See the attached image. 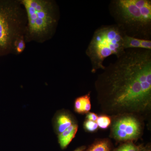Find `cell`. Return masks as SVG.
Here are the masks:
<instances>
[{
    "label": "cell",
    "mask_w": 151,
    "mask_h": 151,
    "mask_svg": "<svg viewBox=\"0 0 151 151\" xmlns=\"http://www.w3.org/2000/svg\"><path fill=\"white\" fill-rule=\"evenodd\" d=\"M141 48L151 50V41L150 40L141 39Z\"/></svg>",
    "instance_id": "cell-16"
},
{
    "label": "cell",
    "mask_w": 151,
    "mask_h": 151,
    "mask_svg": "<svg viewBox=\"0 0 151 151\" xmlns=\"http://www.w3.org/2000/svg\"><path fill=\"white\" fill-rule=\"evenodd\" d=\"M87 118L88 120L95 122L97 121V119H98V116L95 113H91L88 114L87 116Z\"/></svg>",
    "instance_id": "cell-17"
},
{
    "label": "cell",
    "mask_w": 151,
    "mask_h": 151,
    "mask_svg": "<svg viewBox=\"0 0 151 151\" xmlns=\"http://www.w3.org/2000/svg\"><path fill=\"white\" fill-rule=\"evenodd\" d=\"M125 34L116 24L102 26L94 32L86 48L92 73L103 69L105 60L111 55L119 57L126 51L123 45Z\"/></svg>",
    "instance_id": "cell-4"
},
{
    "label": "cell",
    "mask_w": 151,
    "mask_h": 151,
    "mask_svg": "<svg viewBox=\"0 0 151 151\" xmlns=\"http://www.w3.org/2000/svg\"><path fill=\"white\" fill-rule=\"evenodd\" d=\"M84 127L87 131L93 132L97 129L98 126L96 122L88 120L85 122Z\"/></svg>",
    "instance_id": "cell-15"
},
{
    "label": "cell",
    "mask_w": 151,
    "mask_h": 151,
    "mask_svg": "<svg viewBox=\"0 0 151 151\" xmlns=\"http://www.w3.org/2000/svg\"></svg>",
    "instance_id": "cell-19"
},
{
    "label": "cell",
    "mask_w": 151,
    "mask_h": 151,
    "mask_svg": "<svg viewBox=\"0 0 151 151\" xmlns=\"http://www.w3.org/2000/svg\"><path fill=\"white\" fill-rule=\"evenodd\" d=\"M95 82L98 96L114 113H139L151 103V50L129 49L103 70Z\"/></svg>",
    "instance_id": "cell-1"
},
{
    "label": "cell",
    "mask_w": 151,
    "mask_h": 151,
    "mask_svg": "<svg viewBox=\"0 0 151 151\" xmlns=\"http://www.w3.org/2000/svg\"><path fill=\"white\" fill-rule=\"evenodd\" d=\"M140 124L132 116L122 117L117 120L113 128V137L120 141L129 140L136 139L141 133Z\"/></svg>",
    "instance_id": "cell-6"
},
{
    "label": "cell",
    "mask_w": 151,
    "mask_h": 151,
    "mask_svg": "<svg viewBox=\"0 0 151 151\" xmlns=\"http://www.w3.org/2000/svg\"><path fill=\"white\" fill-rule=\"evenodd\" d=\"M78 128V125L73 124L64 132L58 134V142L61 148L65 149L69 145L75 137Z\"/></svg>",
    "instance_id": "cell-7"
},
{
    "label": "cell",
    "mask_w": 151,
    "mask_h": 151,
    "mask_svg": "<svg viewBox=\"0 0 151 151\" xmlns=\"http://www.w3.org/2000/svg\"><path fill=\"white\" fill-rule=\"evenodd\" d=\"M86 151H111V147L108 141H100L94 143Z\"/></svg>",
    "instance_id": "cell-12"
},
{
    "label": "cell",
    "mask_w": 151,
    "mask_h": 151,
    "mask_svg": "<svg viewBox=\"0 0 151 151\" xmlns=\"http://www.w3.org/2000/svg\"><path fill=\"white\" fill-rule=\"evenodd\" d=\"M91 108L89 94L78 97L75 100L74 108L77 113H88L91 109Z\"/></svg>",
    "instance_id": "cell-9"
},
{
    "label": "cell",
    "mask_w": 151,
    "mask_h": 151,
    "mask_svg": "<svg viewBox=\"0 0 151 151\" xmlns=\"http://www.w3.org/2000/svg\"><path fill=\"white\" fill-rule=\"evenodd\" d=\"M26 43L25 41L24 36L19 37L17 39L14 44V55H19L24 51L26 48Z\"/></svg>",
    "instance_id": "cell-11"
},
{
    "label": "cell",
    "mask_w": 151,
    "mask_h": 151,
    "mask_svg": "<svg viewBox=\"0 0 151 151\" xmlns=\"http://www.w3.org/2000/svg\"><path fill=\"white\" fill-rule=\"evenodd\" d=\"M27 24L21 0H0V57L14 53V44L24 36Z\"/></svg>",
    "instance_id": "cell-5"
},
{
    "label": "cell",
    "mask_w": 151,
    "mask_h": 151,
    "mask_svg": "<svg viewBox=\"0 0 151 151\" xmlns=\"http://www.w3.org/2000/svg\"><path fill=\"white\" fill-rule=\"evenodd\" d=\"M141 39L125 35L123 38V45L125 50L141 48Z\"/></svg>",
    "instance_id": "cell-10"
},
{
    "label": "cell",
    "mask_w": 151,
    "mask_h": 151,
    "mask_svg": "<svg viewBox=\"0 0 151 151\" xmlns=\"http://www.w3.org/2000/svg\"><path fill=\"white\" fill-rule=\"evenodd\" d=\"M26 13V43L42 44L50 40L56 32L60 17L55 0H21Z\"/></svg>",
    "instance_id": "cell-2"
},
{
    "label": "cell",
    "mask_w": 151,
    "mask_h": 151,
    "mask_svg": "<svg viewBox=\"0 0 151 151\" xmlns=\"http://www.w3.org/2000/svg\"><path fill=\"white\" fill-rule=\"evenodd\" d=\"M72 119L66 113L60 114L57 116L55 122V130L58 134L73 125Z\"/></svg>",
    "instance_id": "cell-8"
},
{
    "label": "cell",
    "mask_w": 151,
    "mask_h": 151,
    "mask_svg": "<svg viewBox=\"0 0 151 151\" xmlns=\"http://www.w3.org/2000/svg\"><path fill=\"white\" fill-rule=\"evenodd\" d=\"M109 9L116 25L126 35L150 40L151 35L150 0H114Z\"/></svg>",
    "instance_id": "cell-3"
},
{
    "label": "cell",
    "mask_w": 151,
    "mask_h": 151,
    "mask_svg": "<svg viewBox=\"0 0 151 151\" xmlns=\"http://www.w3.org/2000/svg\"><path fill=\"white\" fill-rule=\"evenodd\" d=\"M139 147L132 143L125 144L117 149L116 151H140Z\"/></svg>",
    "instance_id": "cell-14"
},
{
    "label": "cell",
    "mask_w": 151,
    "mask_h": 151,
    "mask_svg": "<svg viewBox=\"0 0 151 151\" xmlns=\"http://www.w3.org/2000/svg\"><path fill=\"white\" fill-rule=\"evenodd\" d=\"M96 122L100 128L102 129H106L111 124V120L108 116H101L98 117Z\"/></svg>",
    "instance_id": "cell-13"
},
{
    "label": "cell",
    "mask_w": 151,
    "mask_h": 151,
    "mask_svg": "<svg viewBox=\"0 0 151 151\" xmlns=\"http://www.w3.org/2000/svg\"><path fill=\"white\" fill-rule=\"evenodd\" d=\"M85 149V147H80L78 148L74 151H83Z\"/></svg>",
    "instance_id": "cell-18"
}]
</instances>
